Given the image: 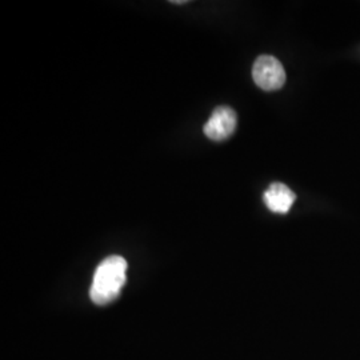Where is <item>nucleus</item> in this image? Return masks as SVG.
I'll return each instance as SVG.
<instances>
[{
  "label": "nucleus",
  "instance_id": "obj_1",
  "mask_svg": "<svg viewBox=\"0 0 360 360\" xmlns=\"http://www.w3.org/2000/svg\"><path fill=\"white\" fill-rule=\"evenodd\" d=\"M126 274L127 262L124 257L114 255L104 259L98 266L92 279L91 300L98 306L114 302L126 284Z\"/></svg>",
  "mask_w": 360,
  "mask_h": 360
},
{
  "label": "nucleus",
  "instance_id": "obj_2",
  "mask_svg": "<svg viewBox=\"0 0 360 360\" xmlns=\"http://www.w3.org/2000/svg\"><path fill=\"white\" fill-rule=\"evenodd\" d=\"M252 77L257 87H260L262 90H281L285 83V71L276 58L270 55H262L254 63Z\"/></svg>",
  "mask_w": 360,
  "mask_h": 360
},
{
  "label": "nucleus",
  "instance_id": "obj_3",
  "mask_svg": "<svg viewBox=\"0 0 360 360\" xmlns=\"http://www.w3.org/2000/svg\"><path fill=\"white\" fill-rule=\"evenodd\" d=\"M238 116L236 112L229 105H220L215 108L211 117L205 124V135L208 139L221 142L230 138L236 129Z\"/></svg>",
  "mask_w": 360,
  "mask_h": 360
},
{
  "label": "nucleus",
  "instance_id": "obj_4",
  "mask_svg": "<svg viewBox=\"0 0 360 360\" xmlns=\"http://www.w3.org/2000/svg\"><path fill=\"white\" fill-rule=\"evenodd\" d=\"M264 203L276 214H287L295 203L296 195L283 183H274L264 193Z\"/></svg>",
  "mask_w": 360,
  "mask_h": 360
}]
</instances>
